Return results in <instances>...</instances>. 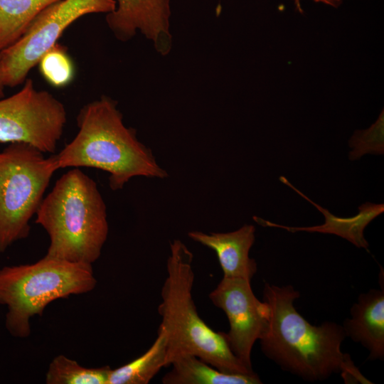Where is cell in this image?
Returning a JSON list of instances; mask_svg holds the SVG:
<instances>
[{"mask_svg":"<svg viewBox=\"0 0 384 384\" xmlns=\"http://www.w3.org/2000/svg\"><path fill=\"white\" fill-rule=\"evenodd\" d=\"M346 336L369 352L368 360L384 358V289H370L358 296L351 318L343 324Z\"/></svg>","mask_w":384,"mask_h":384,"instance_id":"12","label":"cell"},{"mask_svg":"<svg viewBox=\"0 0 384 384\" xmlns=\"http://www.w3.org/2000/svg\"><path fill=\"white\" fill-rule=\"evenodd\" d=\"M115 8V0H60L46 7L14 43L0 51L6 86L23 84L41 56L75 21L88 14H107Z\"/></svg>","mask_w":384,"mask_h":384,"instance_id":"7","label":"cell"},{"mask_svg":"<svg viewBox=\"0 0 384 384\" xmlns=\"http://www.w3.org/2000/svg\"><path fill=\"white\" fill-rule=\"evenodd\" d=\"M37 65L43 79L55 88L68 86L75 78L74 63L67 49L58 43L41 56Z\"/></svg>","mask_w":384,"mask_h":384,"instance_id":"18","label":"cell"},{"mask_svg":"<svg viewBox=\"0 0 384 384\" xmlns=\"http://www.w3.org/2000/svg\"><path fill=\"white\" fill-rule=\"evenodd\" d=\"M60 0H0V51L14 43L31 21Z\"/></svg>","mask_w":384,"mask_h":384,"instance_id":"16","label":"cell"},{"mask_svg":"<svg viewBox=\"0 0 384 384\" xmlns=\"http://www.w3.org/2000/svg\"><path fill=\"white\" fill-rule=\"evenodd\" d=\"M208 297L228 319L230 330L224 332V336L230 349L252 370V349L267 329L270 315L268 304L255 297L250 281L242 278L223 277Z\"/></svg>","mask_w":384,"mask_h":384,"instance_id":"9","label":"cell"},{"mask_svg":"<svg viewBox=\"0 0 384 384\" xmlns=\"http://www.w3.org/2000/svg\"><path fill=\"white\" fill-rule=\"evenodd\" d=\"M22 88L0 98V142L29 144L55 153L67 122L64 105L49 92L38 90L28 78Z\"/></svg>","mask_w":384,"mask_h":384,"instance_id":"8","label":"cell"},{"mask_svg":"<svg viewBox=\"0 0 384 384\" xmlns=\"http://www.w3.org/2000/svg\"><path fill=\"white\" fill-rule=\"evenodd\" d=\"M6 85L4 82V75H3V70L1 63V58H0V98L4 97V89H5Z\"/></svg>","mask_w":384,"mask_h":384,"instance_id":"21","label":"cell"},{"mask_svg":"<svg viewBox=\"0 0 384 384\" xmlns=\"http://www.w3.org/2000/svg\"><path fill=\"white\" fill-rule=\"evenodd\" d=\"M193 255L180 240L170 242L167 275L161 291L159 326L167 338V366L176 357L194 355L218 370L254 374L233 353L224 332L215 331L200 317L193 298Z\"/></svg>","mask_w":384,"mask_h":384,"instance_id":"3","label":"cell"},{"mask_svg":"<svg viewBox=\"0 0 384 384\" xmlns=\"http://www.w3.org/2000/svg\"><path fill=\"white\" fill-rule=\"evenodd\" d=\"M316 3H323L329 6H331L333 7L337 8L341 4V0H313ZM295 4L297 9L299 10L300 12H302L300 6V0H295Z\"/></svg>","mask_w":384,"mask_h":384,"instance_id":"20","label":"cell"},{"mask_svg":"<svg viewBox=\"0 0 384 384\" xmlns=\"http://www.w3.org/2000/svg\"><path fill=\"white\" fill-rule=\"evenodd\" d=\"M255 233L254 225H244L232 232L206 233L190 231L188 236L216 253L224 277L251 281L257 269L256 261L249 255L255 240Z\"/></svg>","mask_w":384,"mask_h":384,"instance_id":"11","label":"cell"},{"mask_svg":"<svg viewBox=\"0 0 384 384\" xmlns=\"http://www.w3.org/2000/svg\"><path fill=\"white\" fill-rule=\"evenodd\" d=\"M97 280L92 265L48 257L0 270V304L7 307L5 326L14 337L31 334L30 320L52 302L91 292Z\"/></svg>","mask_w":384,"mask_h":384,"instance_id":"5","label":"cell"},{"mask_svg":"<svg viewBox=\"0 0 384 384\" xmlns=\"http://www.w3.org/2000/svg\"><path fill=\"white\" fill-rule=\"evenodd\" d=\"M36 214L50 238L46 255L89 265L100 257L109 233L107 207L96 182L79 169L56 181Z\"/></svg>","mask_w":384,"mask_h":384,"instance_id":"4","label":"cell"},{"mask_svg":"<svg viewBox=\"0 0 384 384\" xmlns=\"http://www.w3.org/2000/svg\"><path fill=\"white\" fill-rule=\"evenodd\" d=\"M43 154L23 142L0 151V252L28 237L29 221L58 169L53 155Z\"/></svg>","mask_w":384,"mask_h":384,"instance_id":"6","label":"cell"},{"mask_svg":"<svg viewBox=\"0 0 384 384\" xmlns=\"http://www.w3.org/2000/svg\"><path fill=\"white\" fill-rule=\"evenodd\" d=\"M115 1L116 8L106 14V22L117 39L127 41L139 31L152 41L160 54L169 53L172 45L170 0Z\"/></svg>","mask_w":384,"mask_h":384,"instance_id":"10","label":"cell"},{"mask_svg":"<svg viewBox=\"0 0 384 384\" xmlns=\"http://www.w3.org/2000/svg\"><path fill=\"white\" fill-rule=\"evenodd\" d=\"M279 180L314 206L324 216V223L309 227H290L279 225L254 216L253 219L255 222L265 227L279 228L291 233L306 231L309 233L316 232L325 234H334L347 240L358 247L368 249L369 244L365 239L363 235L364 230L374 218L383 213V203L367 202L358 207L359 212L355 216L341 218L334 215L328 209L312 201L309 197L289 183L284 176H280Z\"/></svg>","mask_w":384,"mask_h":384,"instance_id":"13","label":"cell"},{"mask_svg":"<svg viewBox=\"0 0 384 384\" xmlns=\"http://www.w3.org/2000/svg\"><path fill=\"white\" fill-rule=\"evenodd\" d=\"M349 145L353 149L349 153L350 160L359 159L366 154H383V111L369 129L356 131Z\"/></svg>","mask_w":384,"mask_h":384,"instance_id":"19","label":"cell"},{"mask_svg":"<svg viewBox=\"0 0 384 384\" xmlns=\"http://www.w3.org/2000/svg\"><path fill=\"white\" fill-rule=\"evenodd\" d=\"M171 370L161 378L163 384H260L256 373L232 374L222 372L198 357L184 354L171 363Z\"/></svg>","mask_w":384,"mask_h":384,"instance_id":"14","label":"cell"},{"mask_svg":"<svg viewBox=\"0 0 384 384\" xmlns=\"http://www.w3.org/2000/svg\"><path fill=\"white\" fill-rule=\"evenodd\" d=\"M300 294L291 285L265 284L263 301L270 308L267 330L259 339L261 350L283 370L305 380H324L341 373L346 381L367 380L350 356L341 351L343 326L326 321L314 326L294 306Z\"/></svg>","mask_w":384,"mask_h":384,"instance_id":"1","label":"cell"},{"mask_svg":"<svg viewBox=\"0 0 384 384\" xmlns=\"http://www.w3.org/2000/svg\"><path fill=\"white\" fill-rule=\"evenodd\" d=\"M111 368H85L64 355L55 356L46 373L47 384H108Z\"/></svg>","mask_w":384,"mask_h":384,"instance_id":"17","label":"cell"},{"mask_svg":"<svg viewBox=\"0 0 384 384\" xmlns=\"http://www.w3.org/2000/svg\"><path fill=\"white\" fill-rule=\"evenodd\" d=\"M167 338L160 326L149 348L131 362L111 369L108 384H148L163 367L167 366Z\"/></svg>","mask_w":384,"mask_h":384,"instance_id":"15","label":"cell"},{"mask_svg":"<svg viewBox=\"0 0 384 384\" xmlns=\"http://www.w3.org/2000/svg\"><path fill=\"white\" fill-rule=\"evenodd\" d=\"M78 132L58 154H53L59 169L92 167L109 174V186L122 189L132 178H165L152 151L125 126L117 102L107 96L84 105L77 116Z\"/></svg>","mask_w":384,"mask_h":384,"instance_id":"2","label":"cell"}]
</instances>
